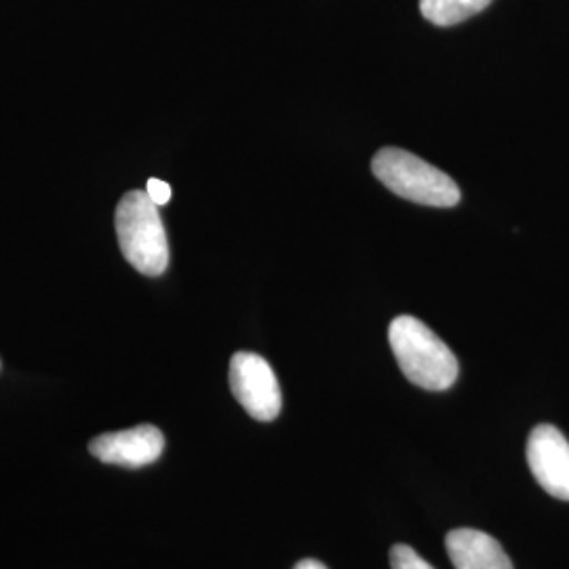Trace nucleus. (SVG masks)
<instances>
[{
  "label": "nucleus",
  "mask_w": 569,
  "mask_h": 569,
  "mask_svg": "<svg viewBox=\"0 0 569 569\" xmlns=\"http://www.w3.org/2000/svg\"><path fill=\"white\" fill-rule=\"evenodd\" d=\"M388 342L411 385L439 392L453 387L458 380V359L449 346L416 317H397L388 327Z\"/></svg>",
  "instance_id": "obj_1"
},
{
  "label": "nucleus",
  "mask_w": 569,
  "mask_h": 569,
  "mask_svg": "<svg viewBox=\"0 0 569 569\" xmlns=\"http://www.w3.org/2000/svg\"><path fill=\"white\" fill-rule=\"evenodd\" d=\"M122 256L146 277H161L169 266V243L159 204L146 190H131L121 199L114 216Z\"/></svg>",
  "instance_id": "obj_2"
},
{
  "label": "nucleus",
  "mask_w": 569,
  "mask_h": 569,
  "mask_svg": "<svg viewBox=\"0 0 569 569\" xmlns=\"http://www.w3.org/2000/svg\"><path fill=\"white\" fill-rule=\"evenodd\" d=\"M371 171L392 194L411 203L427 207L460 203V188L448 173L401 148H382L371 161Z\"/></svg>",
  "instance_id": "obj_3"
},
{
  "label": "nucleus",
  "mask_w": 569,
  "mask_h": 569,
  "mask_svg": "<svg viewBox=\"0 0 569 569\" xmlns=\"http://www.w3.org/2000/svg\"><path fill=\"white\" fill-rule=\"evenodd\" d=\"M230 390L244 411L260 420L272 422L283 407L279 380L264 357L256 352H237L230 361Z\"/></svg>",
  "instance_id": "obj_4"
},
{
  "label": "nucleus",
  "mask_w": 569,
  "mask_h": 569,
  "mask_svg": "<svg viewBox=\"0 0 569 569\" xmlns=\"http://www.w3.org/2000/svg\"><path fill=\"white\" fill-rule=\"evenodd\" d=\"M528 465L540 488L569 502V441L559 428L540 425L531 430Z\"/></svg>",
  "instance_id": "obj_5"
},
{
  "label": "nucleus",
  "mask_w": 569,
  "mask_h": 569,
  "mask_svg": "<svg viewBox=\"0 0 569 569\" xmlns=\"http://www.w3.org/2000/svg\"><path fill=\"white\" fill-rule=\"evenodd\" d=\"M163 449V432L150 425L106 432L89 443V451L103 465L127 468H142L157 462Z\"/></svg>",
  "instance_id": "obj_6"
},
{
  "label": "nucleus",
  "mask_w": 569,
  "mask_h": 569,
  "mask_svg": "<svg viewBox=\"0 0 569 569\" xmlns=\"http://www.w3.org/2000/svg\"><path fill=\"white\" fill-rule=\"evenodd\" d=\"M449 559L456 569H512L502 545L479 529H453L446 538Z\"/></svg>",
  "instance_id": "obj_7"
},
{
  "label": "nucleus",
  "mask_w": 569,
  "mask_h": 569,
  "mask_svg": "<svg viewBox=\"0 0 569 569\" xmlns=\"http://www.w3.org/2000/svg\"><path fill=\"white\" fill-rule=\"evenodd\" d=\"M489 4L491 0H420V13L435 26H456Z\"/></svg>",
  "instance_id": "obj_8"
},
{
  "label": "nucleus",
  "mask_w": 569,
  "mask_h": 569,
  "mask_svg": "<svg viewBox=\"0 0 569 569\" xmlns=\"http://www.w3.org/2000/svg\"><path fill=\"white\" fill-rule=\"evenodd\" d=\"M390 568L392 569H435L427 559H422L416 550L407 545H397L390 550Z\"/></svg>",
  "instance_id": "obj_9"
},
{
  "label": "nucleus",
  "mask_w": 569,
  "mask_h": 569,
  "mask_svg": "<svg viewBox=\"0 0 569 569\" xmlns=\"http://www.w3.org/2000/svg\"><path fill=\"white\" fill-rule=\"evenodd\" d=\"M146 192H148V197L152 199V203L159 204V207H163V204L171 201V186L163 182V180L150 178L148 183H146Z\"/></svg>",
  "instance_id": "obj_10"
},
{
  "label": "nucleus",
  "mask_w": 569,
  "mask_h": 569,
  "mask_svg": "<svg viewBox=\"0 0 569 569\" xmlns=\"http://www.w3.org/2000/svg\"><path fill=\"white\" fill-rule=\"evenodd\" d=\"M293 569H327L321 561H315V559H305L300 561Z\"/></svg>",
  "instance_id": "obj_11"
}]
</instances>
